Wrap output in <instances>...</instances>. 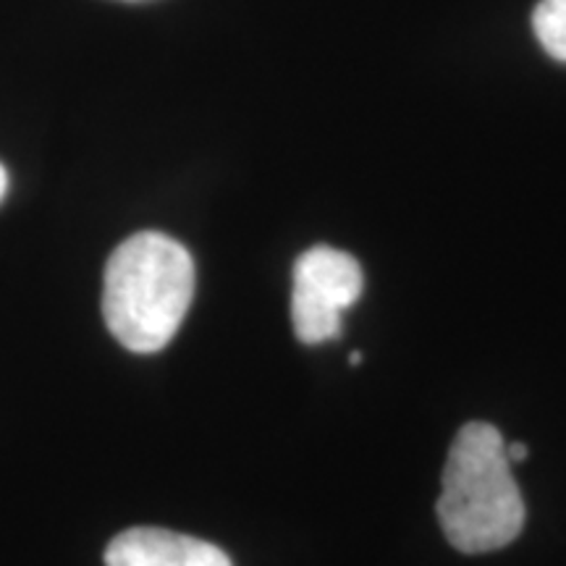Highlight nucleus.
Returning a JSON list of instances; mask_svg holds the SVG:
<instances>
[{"label":"nucleus","instance_id":"423d86ee","mask_svg":"<svg viewBox=\"0 0 566 566\" xmlns=\"http://www.w3.org/2000/svg\"><path fill=\"white\" fill-rule=\"evenodd\" d=\"M506 457H509V462H512V464L525 462V459L530 457V449H527L525 443H520V441L506 443Z\"/></svg>","mask_w":566,"mask_h":566},{"label":"nucleus","instance_id":"6e6552de","mask_svg":"<svg viewBox=\"0 0 566 566\" xmlns=\"http://www.w3.org/2000/svg\"><path fill=\"white\" fill-rule=\"evenodd\" d=\"M359 359H363V354H359V352H352V357H349V363L354 365V367H357L359 365Z\"/></svg>","mask_w":566,"mask_h":566},{"label":"nucleus","instance_id":"f03ea898","mask_svg":"<svg viewBox=\"0 0 566 566\" xmlns=\"http://www.w3.org/2000/svg\"><path fill=\"white\" fill-rule=\"evenodd\" d=\"M438 522L462 554H491L525 527V499L512 475L506 441L491 422H467L443 467Z\"/></svg>","mask_w":566,"mask_h":566},{"label":"nucleus","instance_id":"0eeeda50","mask_svg":"<svg viewBox=\"0 0 566 566\" xmlns=\"http://www.w3.org/2000/svg\"><path fill=\"white\" fill-rule=\"evenodd\" d=\"M6 192H9V174H6L3 163H0V202H3Z\"/></svg>","mask_w":566,"mask_h":566},{"label":"nucleus","instance_id":"f257e3e1","mask_svg":"<svg viewBox=\"0 0 566 566\" xmlns=\"http://www.w3.org/2000/svg\"><path fill=\"white\" fill-rule=\"evenodd\" d=\"M195 296V260L184 244L142 231L116 247L105 265L103 317L129 352L153 354L176 336Z\"/></svg>","mask_w":566,"mask_h":566},{"label":"nucleus","instance_id":"7ed1b4c3","mask_svg":"<svg viewBox=\"0 0 566 566\" xmlns=\"http://www.w3.org/2000/svg\"><path fill=\"white\" fill-rule=\"evenodd\" d=\"M365 292V275L349 252L313 247L294 263L292 321L304 344H323L342 334V317Z\"/></svg>","mask_w":566,"mask_h":566},{"label":"nucleus","instance_id":"20e7f679","mask_svg":"<svg viewBox=\"0 0 566 566\" xmlns=\"http://www.w3.org/2000/svg\"><path fill=\"white\" fill-rule=\"evenodd\" d=\"M105 566H233L226 551L160 527L124 530L105 548Z\"/></svg>","mask_w":566,"mask_h":566},{"label":"nucleus","instance_id":"39448f33","mask_svg":"<svg viewBox=\"0 0 566 566\" xmlns=\"http://www.w3.org/2000/svg\"><path fill=\"white\" fill-rule=\"evenodd\" d=\"M533 30L551 59L566 63V0H541L533 13Z\"/></svg>","mask_w":566,"mask_h":566}]
</instances>
